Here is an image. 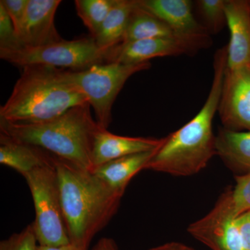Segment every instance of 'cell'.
Returning a JSON list of instances; mask_svg holds the SVG:
<instances>
[{"label":"cell","mask_w":250,"mask_h":250,"mask_svg":"<svg viewBox=\"0 0 250 250\" xmlns=\"http://www.w3.org/2000/svg\"><path fill=\"white\" fill-rule=\"evenodd\" d=\"M227 61L226 45L215 52L213 81L203 106L188 123L164 138L145 170L188 177L198 173L216 155L213 121L218 113Z\"/></svg>","instance_id":"obj_1"},{"label":"cell","mask_w":250,"mask_h":250,"mask_svg":"<svg viewBox=\"0 0 250 250\" xmlns=\"http://www.w3.org/2000/svg\"><path fill=\"white\" fill-rule=\"evenodd\" d=\"M62 213L69 239L88 250L90 242L116 214L123 195L90 171L54 156Z\"/></svg>","instance_id":"obj_2"},{"label":"cell","mask_w":250,"mask_h":250,"mask_svg":"<svg viewBox=\"0 0 250 250\" xmlns=\"http://www.w3.org/2000/svg\"><path fill=\"white\" fill-rule=\"evenodd\" d=\"M89 103L41 123H14L0 120V134L40 147L83 170L93 172V149L100 129Z\"/></svg>","instance_id":"obj_3"},{"label":"cell","mask_w":250,"mask_h":250,"mask_svg":"<svg viewBox=\"0 0 250 250\" xmlns=\"http://www.w3.org/2000/svg\"><path fill=\"white\" fill-rule=\"evenodd\" d=\"M88 103L62 69L43 65L22 67L7 101L0 108V120L14 123H41L55 119L70 108Z\"/></svg>","instance_id":"obj_4"},{"label":"cell","mask_w":250,"mask_h":250,"mask_svg":"<svg viewBox=\"0 0 250 250\" xmlns=\"http://www.w3.org/2000/svg\"><path fill=\"white\" fill-rule=\"evenodd\" d=\"M150 67V62L137 65L105 62L76 71L62 69V75L86 98L99 126L108 129L113 104L126 81Z\"/></svg>","instance_id":"obj_5"},{"label":"cell","mask_w":250,"mask_h":250,"mask_svg":"<svg viewBox=\"0 0 250 250\" xmlns=\"http://www.w3.org/2000/svg\"><path fill=\"white\" fill-rule=\"evenodd\" d=\"M34 208V233L39 246L57 247L70 243L62 213L58 175L54 163L24 176Z\"/></svg>","instance_id":"obj_6"},{"label":"cell","mask_w":250,"mask_h":250,"mask_svg":"<svg viewBox=\"0 0 250 250\" xmlns=\"http://www.w3.org/2000/svg\"><path fill=\"white\" fill-rule=\"evenodd\" d=\"M106 54L92 36L72 41L62 39L40 47L0 49V58L17 66L43 65L74 71L105 63Z\"/></svg>","instance_id":"obj_7"},{"label":"cell","mask_w":250,"mask_h":250,"mask_svg":"<svg viewBox=\"0 0 250 250\" xmlns=\"http://www.w3.org/2000/svg\"><path fill=\"white\" fill-rule=\"evenodd\" d=\"M212 45L210 35L160 38L122 42L108 49L106 62L137 65L158 57L193 56Z\"/></svg>","instance_id":"obj_8"},{"label":"cell","mask_w":250,"mask_h":250,"mask_svg":"<svg viewBox=\"0 0 250 250\" xmlns=\"http://www.w3.org/2000/svg\"><path fill=\"white\" fill-rule=\"evenodd\" d=\"M188 231L212 250H244L228 189L222 194L213 209L191 224Z\"/></svg>","instance_id":"obj_9"},{"label":"cell","mask_w":250,"mask_h":250,"mask_svg":"<svg viewBox=\"0 0 250 250\" xmlns=\"http://www.w3.org/2000/svg\"><path fill=\"white\" fill-rule=\"evenodd\" d=\"M218 113L225 129L250 131V66L227 67Z\"/></svg>","instance_id":"obj_10"},{"label":"cell","mask_w":250,"mask_h":250,"mask_svg":"<svg viewBox=\"0 0 250 250\" xmlns=\"http://www.w3.org/2000/svg\"><path fill=\"white\" fill-rule=\"evenodd\" d=\"M61 3L60 0H29L25 18L18 35L19 47H40L62 40L54 23Z\"/></svg>","instance_id":"obj_11"},{"label":"cell","mask_w":250,"mask_h":250,"mask_svg":"<svg viewBox=\"0 0 250 250\" xmlns=\"http://www.w3.org/2000/svg\"><path fill=\"white\" fill-rule=\"evenodd\" d=\"M225 12L230 33L227 67L250 66V1L226 0Z\"/></svg>","instance_id":"obj_12"},{"label":"cell","mask_w":250,"mask_h":250,"mask_svg":"<svg viewBox=\"0 0 250 250\" xmlns=\"http://www.w3.org/2000/svg\"><path fill=\"white\" fill-rule=\"evenodd\" d=\"M139 6L171 28L174 34L182 37L210 35L192 13L190 0H138Z\"/></svg>","instance_id":"obj_13"},{"label":"cell","mask_w":250,"mask_h":250,"mask_svg":"<svg viewBox=\"0 0 250 250\" xmlns=\"http://www.w3.org/2000/svg\"><path fill=\"white\" fill-rule=\"evenodd\" d=\"M164 138L127 137L109 132L100 127L95 136L93 149V170L109 161L155 150L164 142Z\"/></svg>","instance_id":"obj_14"},{"label":"cell","mask_w":250,"mask_h":250,"mask_svg":"<svg viewBox=\"0 0 250 250\" xmlns=\"http://www.w3.org/2000/svg\"><path fill=\"white\" fill-rule=\"evenodd\" d=\"M54 156L36 146L15 141L0 134V164L23 177L36 169L50 165Z\"/></svg>","instance_id":"obj_15"},{"label":"cell","mask_w":250,"mask_h":250,"mask_svg":"<svg viewBox=\"0 0 250 250\" xmlns=\"http://www.w3.org/2000/svg\"><path fill=\"white\" fill-rule=\"evenodd\" d=\"M156 150L115 159L95 167L93 173L112 190L123 195L131 179L140 171L145 170Z\"/></svg>","instance_id":"obj_16"},{"label":"cell","mask_w":250,"mask_h":250,"mask_svg":"<svg viewBox=\"0 0 250 250\" xmlns=\"http://www.w3.org/2000/svg\"><path fill=\"white\" fill-rule=\"evenodd\" d=\"M216 155L231 170L242 174L250 173V131L219 130Z\"/></svg>","instance_id":"obj_17"},{"label":"cell","mask_w":250,"mask_h":250,"mask_svg":"<svg viewBox=\"0 0 250 250\" xmlns=\"http://www.w3.org/2000/svg\"><path fill=\"white\" fill-rule=\"evenodd\" d=\"M136 0H118L98 32L93 36L97 45L107 52L122 43Z\"/></svg>","instance_id":"obj_18"},{"label":"cell","mask_w":250,"mask_h":250,"mask_svg":"<svg viewBox=\"0 0 250 250\" xmlns=\"http://www.w3.org/2000/svg\"><path fill=\"white\" fill-rule=\"evenodd\" d=\"M176 36L164 21L141 8L138 0H136V5L130 16L123 42Z\"/></svg>","instance_id":"obj_19"},{"label":"cell","mask_w":250,"mask_h":250,"mask_svg":"<svg viewBox=\"0 0 250 250\" xmlns=\"http://www.w3.org/2000/svg\"><path fill=\"white\" fill-rule=\"evenodd\" d=\"M118 0H76L77 15L93 37Z\"/></svg>","instance_id":"obj_20"},{"label":"cell","mask_w":250,"mask_h":250,"mask_svg":"<svg viewBox=\"0 0 250 250\" xmlns=\"http://www.w3.org/2000/svg\"><path fill=\"white\" fill-rule=\"evenodd\" d=\"M226 0H198L195 1L199 14L204 21L203 26L209 34L220 32L227 25Z\"/></svg>","instance_id":"obj_21"},{"label":"cell","mask_w":250,"mask_h":250,"mask_svg":"<svg viewBox=\"0 0 250 250\" xmlns=\"http://www.w3.org/2000/svg\"><path fill=\"white\" fill-rule=\"evenodd\" d=\"M236 185L229 188L230 199L235 218L250 211V173L237 175Z\"/></svg>","instance_id":"obj_22"},{"label":"cell","mask_w":250,"mask_h":250,"mask_svg":"<svg viewBox=\"0 0 250 250\" xmlns=\"http://www.w3.org/2000/svg\"><path fill=\"white\" fill-rule=\"evenodd\" d=\"M39 243L33 224L20 233H15L0 243V250H38Z\"/></svg>","instance_id":"obj_23"},{"label":"cell","mask_w":250,"mask_h":250,"mask_svg":"<svg viewBox=\"0 0 250 250\" xmlns=\"http://www.w3.org/2000/svg\"><path fill=\"white\" fill-rule=\"evenodd\" d=\"M19 47V42L12 21L2 4L0 3V49Z\"/></svg>","instance_id":"obj_24"},{"label":"cell","mask_w":250,"mask_h":250,"mask_svg":"<svg viewBox=\"0 0 250 250\" xmlns=\"http://www.w3.org/2000/svg\"><path fill=\"white\" fill-rule=\"evenodd\" d=\"M29 0H1L6 12L14 24L16 35L19 34L25 18Z\"/></svg>","instance_id":"obj_25"},{"label":"cell","mask_w":250,"mask_h":250,"mask_svg":"<svg viewBox=\"0 0 250 250\" xmlns=\"http://www.w3.org/2000/svg\"><path fill=\"white\" fill-rule=\"evenodd\" d=\"M236 223L241 233L244 250H250V211L236 218Z\"/></svg>","instance_id":"obj_26"},{"label":"cell","mask_w":250,"mask_h":250,"mask_svg":"<svg viewBox=\"0 0 250 250\" xmlns=\"http://www.w3.org/2000/svg\"><path fill=\"white\" fill-rule=\"evenodd\" d=\"M93 250H118V247L111 238H103L94 246Z\"/></svg>","instance_id":"obj_27"},{"label":"cell","mask_w":250,"mask_h":250,"mask_svg":"<svg viewBox=\"0 0 250 250\" xmlns=\"http://www.w3.org/2000/svg\"><path fill=\"white\" fill-rule=\"evenodd\" d=\"M149 250H195L193 248L186 246L180 243H176V242H172V243H166V244L161 245L160 246L156 247V248H152Z\"/></svg>","instance_id":"obj_28"},{"label":"cell","mask_w":250,"mask_h":250,"mask_svg":"<svg viewBox=\"0 0 250 250\" xmlns=\"http://www.w3.org/2000/svg\"><path fill=\"white\" fill-rule=\"evenodd\" d=\"M38 250H88L85 248H81L80 246H77L76 245L72 244L70 243L68 244L63 245V246H57V247H47V246H41L38 247Z\"/></svg>","instance_id":"obj_29"}]
</instances>
